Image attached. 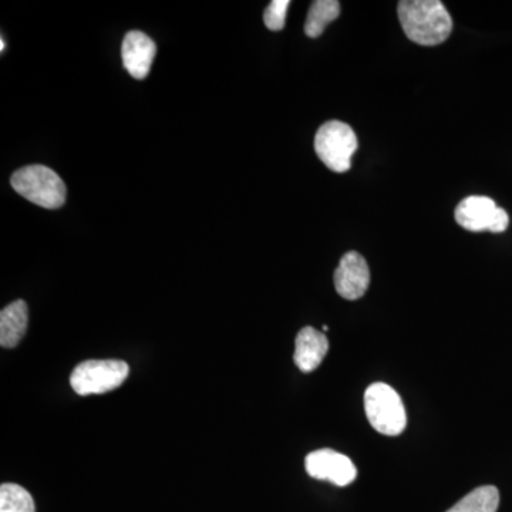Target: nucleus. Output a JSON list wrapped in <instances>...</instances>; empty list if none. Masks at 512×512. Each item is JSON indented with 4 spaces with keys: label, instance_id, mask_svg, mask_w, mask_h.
<instances>
[{
    "label": "nucleus",
    "instance_id": "obj_9",
    "mask_svg": "<svg viewBox=\"0 0 512 512\" xmlns=\"http://www.w3.org/2000/svg\"><path fill=\"white\" fill-rule=\"evenodd\" d=\"M156 55V43L146 33L133 30L124 37L121 57H123L124 67L134 79H146Z\"/></svg>",
    "mask_w": 512,
    "mask_h": 512
},
{
    "label": "nucleus",
    "instance_id": "obj_8",
    "mask_svg": "<svg viewBox=\"0 0 512 512\" xmlns=\"http://www.w3.org/2000/svg\"><path fill=\"white\" fill-rule=\"evenodd\" d=\"M370 285V271L366 259L357 252H348L340 259L335 271V288L342 298L356 301L365 295Z\"/></svg>",
    "mask_w": 512,
    "mask_h": 512
},
{
    "label": "nucleus",
    "instance_id": "obj_11",
    "mask_svg": "<svg viewBox=\"0 0 512 512\" xmlns=\"http://www.w3.org/2000/svg\"><path fill=\"white\" fill-rule=\"evenodd\" d=\"M29 311L25 301H15L0 312V345L15 348L28 330Z\"/></svg>",
    "mask_w": 512,
    "mask_h": 512
},
{
    "label": "nucleus",
    "instance_id": "obj_15",
    "mask_svg": "<svg viewBox=\"0 0 512 512\" xmlns=\"http://www.w3.org/2000/svg\"><path fill=\"white\" fill-rule=\"evenodd\" d=\"M289 6H291L289 0H272L264 13L266 28L274 32L284 29Z\"/></svg>",
    "mask_w": 512,
    "mask_h": 512
},
{
    "label": "nucleus",
    "instance_id": "obj_5",
    "mask_svg": "<svg viewBox=\"0 0 512 512\" xmlns=\"http://www.w3.org/2000/svg\"><path fill=\"white\" fill-rule=\"evenodd\" d=\"M130 373L123 360H86L74 367L70 384L79 396L103 394L117 389Z\"/></svg>",
    "mask_w": 512,
    "mask_h": 512
},
{
    "label": "nucleus",
    "instance_id": "obj_6",
    "mask_svg": "<svg viewBox=\"0 0 512 512\" xmlns=\"http://www.w3.org/2000/svg\"><path fill=\"white\" fill-rule=\"evenodd\" d=\"M457 224L470 232L501 234L510 225V217L491 198L473 195L464 198L454 212Z\"/></svg>",
    "mask_w": 512,
    "mask_h": 512
},
{
    "label": "nucleus",
    "instance_id": "obj_4",
    "mask_svg": "<svg viewBox=\"0 0 512 512\" xmlns=\"http://www.w3.org/2000/svg\"><path fill=\"white\" fill-rule=\"evenodd\" d=\"M357 146L359 143L355 131L342 121H328L316 133V154L320 161L335 173H346L350 170Z\"/></svg>",
    "mask_w": 512,
    "mask_h": 512
},
{
    "label": "nucleus",
    "instance_id": "obj_13",
    "mask_svg": "<svg viewBox=\"0 0 512 512\" xmlns=\"http://www.w3.org/2000/svg\"><path fill=\"white\" fill-rule=\"evenodd\" d=\"M340 3L338 0H316L309 9L305 23L306 36L316 39L325 32L326 26L339 18Z\"/></svg>",
    "mask_w": 512,
    "mask_h": 512
},
{
    "label": "nucleus",
    "instance_id": "obj_10",
    "mask_svg": "<svg viewBox=\"0 0 512 512\" xmlns=\"http://www.w3.org/2000/svg\"><path fill=\"white\" fill-rule=\"evenodd\" d=\"M329 342L319 330L306 326L298 333L295 340V365L303 373H311L318 369L325 356L328 355Z\"/></svg>",
    "mask_w": 512,
    "mask_h": 512
},
{
    "label": "nucleus",
    "instance_id": "obj_12",
    "mask_svg": "<svg viewBox=\"0 0 512 512\" xmlns=\"http://www.w3.org/2000/svg\"><path fill=\"white\" fill-rule=\"evenodd\" d=\"M500 507V491L494 485H483L467 494L447 512H497Z\"/></svg>",
    "mask_w": 512,
    "mask_h": 512
},
{
    "label": "nucleus",
    "instance_id": "obj_1",
    "mask_svg": "<svg viewBox=\"0 0 512 512\" xmlns=\"http://www.w3.org/2000/svg\"><path fill=\"white\" fill-rule=\"evenodd\" d=\"M397 15L404 35L420 46L441 45L453 30V19L440 0H402Z\"/></svg>",
    "mask_w": 512,
    "mask_h": 512
},
{
    "label": "nucleus",
    "instance_id": "obj_14",
    "mask_svg": "<svg viewBox=\"0 0 512 512\" xmlns=\"http://www.w3.org/2000/svg\"><path fill=\"white\" fill-rule=\"evenodd\" d=\"M35 501L25 488L18 484L0 487V512H35Z\"/></svg>",
    "mask_w": 512,
    "mask_h": 512
},
{
    "label": "nucleus",
    "instance_id": "obj_16",
    "mask_svg": "<svg viewBox=\"0 0 512 512\" xmlns=\"http://www.w3.org/2000/svg\"><path fill=\"white\" fill-rule=\"evenodd\" d=\"M5 45H6V42H5V37H0V52H5Z\"/></svg>",
    "mask_w": 512,
    "mask_h": 512
},
{
    "label": "nucleus",
    "instance_id": "obj_2",
    "mask_svg": "<svg viewBox=\"0 0 512 512\" xmlns=\"http://www.w3.org/2000/svg\"><path fill=\"white\" fill-rule=\"evenodd\" d=\"M10 184L23 198L46 210H57L66 201V185L62 178L45 165L20 168L10 178Z\"/></svg>",
    "mask_w": 512,
    "mask_h": 512
},
{
    "label": "nucleus",
    "instance_id": "obj_3",
    "mask_svg": "<svg viewBox=\"0 0 512 512\" xmlns=\"http://www.w3.org/2000/svg\"><path fill=\"white\" fill-rule=\"evenodd\" d=\"M365 412L373 429L384 436L402 434L407 426V414L402 397L386 383H373L365 393Z\"/></svg>",
    "mask_w": 512,
    "mask_h": 512
},
{
    "label": "nucleus",
    "instance_id": "obj_7",
    "mask_svg": "<svg viewBox=\"0 0 512 512\" xmlns=\"http://www.w3.org/2000/svg\"><path fill=\"white\" fill-rule=\"evenodd\" d=\"M305 468L306 473L315 480L329 481L338 487L352 484L357 477L352 460L330 448H322L309 454L305 460Z\"/></svg>",
    "mask_w": 512,
    "mask_h": 512
}]
</instances>
